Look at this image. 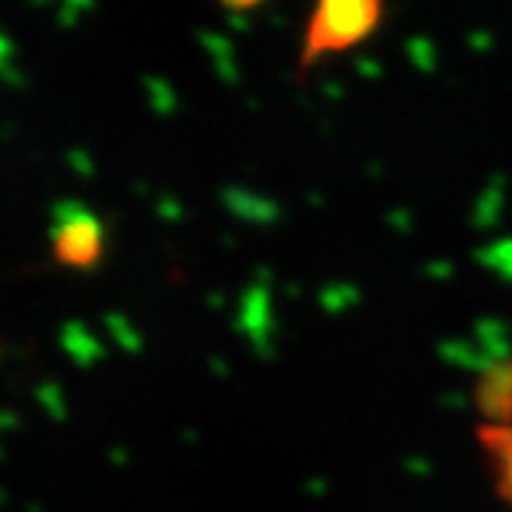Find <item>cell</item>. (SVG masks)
<instances>
[{"label": "cell", "instance_id": "6da1fadb", "mask_svg": "<svg viewBox=\"0 0 512 512\" xmlns=\"http://www.w3.org/2000/svg\"><path fill=\"white\" fill-rule=\"evenodd\" d=\"M384 9L376 0H325L313 9L299 66L302 72L311 69V63L322 57L353 49L376 32Z\"/></svg>", "mask_w": 512, "mask_h": 512}, {"label": "cell", "instance_id": "3957f363", "mask_svg": "<svg viewBox=\"0 0 512 512\" xmlns=\"http://www.w3.org/2000/svg\"><path fill=\"white\" fill-rule=\"evenodd\" d=\"M478 410L495 427H510L512 421V362H495L484 370L476 390Z\"/></svg>", "mask_w": 512, "mask_h": 512}, {"label": "cell", "instance_id": "7a4b0ae2", "mask_svg": "<svg viewBox=\"0 0 512 512\" xmlns=\"http://www.w3.org/2000/svg\"><path fill=\"white\" fill-rule=\"evenodd\" d=\"M49 245L60 268L89 274L106 256V228L86 205L63 202L52 214Z\"/></svg>", "mask_w": 512, "mask_h": 512}]
</instances>
